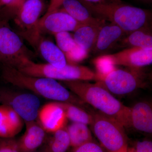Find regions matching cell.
Instances as JSON below:
<instances>
[{"instance_id": "2", "label": "cell", "mask_w": 152, "mask_h": 152, "mask_svg": "<svg viewBox=\"0 0 152 152\" xmlns=\"http://www.w3.org/2000/svg\"><path fill=\"white\" fill-rule=\"evenodd\" d=\"M64 84L82 102L92 106L100 113L117 120L124 127H129L130 107L118 100L98 83L92 84L84 81H63Z\"/></svg>"}, {"instance_id": "22", "label": "cell", "mask_w": 152, "mask_h": 152, "mask_svg": "<svg viewBox=\"0 0 152 152\" xmlns=\"http://www.w3.org/2000/svg\"><path fill=\"white\" fill-rule=\"evenodd\" d=\"M64 112L67 118L73 122L90 125L92 120L91 114L89 113L74 104L63 102H57Z\"/></svg>"}, {"instance_id": "13", "label": "cell", "mask_w": 152, "mask_h": 152, "mask_svg": "<svg viewBox=\"0 0 152 152\" xmlns=\"http://www.w3.org/2000/svg\"><path fill=\"white\" fill-rule=\"evenodd\" d=\"M128 34L117 25L110 23L101 28L92 51L94 54L103 53L118 44Z\"/></svg>"}, {"instance_id": "16", "label": "cell", "mask_w": 152, "mask_h": 152, "mask_svg": "<svg viewBox=\"0 0 152 152\" xmlns=\"http://www.w3.org/2000/svg\"><path fill=\"white\" fill-rule=\"evenodd\" d=\"M84 25H99L105 20L93 16L80 0H64L59 9Z\"/></svg>"}, {"instance_id": "21", "label": "cell", "mask_w": 152, "mask_h": 152, "mask_svg": "<svg viewBox=\"0 0 152 152\" xmlns=\"http://www.w3.org/2000/svg\"><path fill=\"white\" fill-rule=\"evenodd\" d=\"M70 147L69 137L64 127L53 133L42 149L45 152H67Z\"/></svg>"}, {"instance_id": "37", "label": "cell", "mask_w": 152, "mask_h": 152, "mask_svg": "<svg viewBox=\"0 0 152 152\" xmlns=\"http://www.w3.org/2000/svg\"><path fill=\"white\" fill-rule=\"evenodd\" d=\"M0 70H1V68H0Z\"/></svg>"}, {"instance_id": "29", "label": "cell", "mask_w": 152, "mask_h": 152, "mask_svg": "<svg viewBox=\"0 0 152 152\" xmlns=\"http://www.w3.org/2000/svg\"><path fill=\"white\" fill-rule=\"evenodd\" d=\"M0 152H20L18 140L14 137L0 138Z\"/></svg>"}, {"instance_id": "1", "label": "cell", "mask_w": 152, "mask_h": 152, "mask_svg": "<svg viewBox=\"0 0 152 152\" xmlns=\"http://www.w3.org/2000/svg\"><path fill=\"white\" fill-rule=\"evenodd\" d=\"M80 1L93 16L117 25L128 34L150 26L151 21V11L128 4L121 0H101L95 3Z\"/></svg>"}, {"instance_id": "31", "label": "cell", "mask_w": 152, "mask_h": 152, "mask_svg": "<svg viewBox=\"0 0 152 152\" xmlns=\"http://www.w3.org/2000/svg\"><path fill=\"white\" fill-rule=\"evenodd\" d=\"M127 152H152V142L146 140L137 142L132 148H128Z\"/></svg>"}, {"instance_id": "10", "label": "cell", "mask_w": 152, "mask_h": 152, "mask_svg": "<svg viewBox=\"0 0 152 152\" xmlns=\"http://www.w3.org/2000/svg\"><path fill=\"white\" fill-rule=\"evenodd\" d=\"M45 6L44 0H26L14 18L15 22L22 29V36L28 41L32 39Z\"/></svg>"}, {"instance_id": "32", "label": "cell", "mask_w": 152, "mask_h": 152, "mask_svg": "<svg viewBox=\"0 0 152 152\" xmlns=\"http://www.w3.org/2000/svg\"><path fill=\"white\" fill-rule=\"evenodd\" d=\"M64 1V0H50L48 8L45 14H49L59 10Z\"/></svg>"}, {"instance_id": "5", "label": "cell", "mask_w": 152, "mask_h": 152, "mask_svg": "<svg viewBox=\"0 0 152 152\" xmlns=\"http://www.w3.org/2000/svg\"><path fill=\"white\" fill-rule=\"evenodd\" d=\"M91 114V129L101 145L107 152H127V137L123 125L100 112Z\"/></svg>"}, {"instance_id": "12", "label": "cell", "mask_w": 152, "mask_h": 152, "mask_svg": "<svg viewBox=\"0 0 152 152\" xmlns=\"http://www.w3.org/2000/svg\"><path fill=\"white\" fill-rule=\"evenodd\" d=\"M40 125L46 132L54 133L64 127L66 117L57 102L49 103L39 110L38 117Z\"/></svg>"}, {"instance_id": "25", "label": "cell", "mask_w": 152, "mask_h": 152, "mask_svg": "<svg viewBox=\"0 0 152 152\" xmlns=\"http://www.w3.org/2000/svg\"><path fill=\"white\" fill-rule=\"evenodd\" d=\"M26 0H11L7 4L0 9V18L8 21L15 18Z\"/></svg>"}, {"instance_id": "33", "label": "cell", "mask_w": 152, "mask_h": 152, "mask_svg": "<svg viewBox=\"0 0 152 152\" xmlns=\"http://www.w3.org/2000/svg\"><path fill=\"white\" fill-rule=\"evenodd\" d=\"M11 1V0H0V9L7 4Z\"/></svg>"}, {"instance_id": "35", "label": "cell", "mask_w": 152, "mask_h": 152, "mask_svg": "<svg viewBox=\"0 0 152 152\" xmlns=\"http://www.w3.org/2000/svg\"><path fill=\"white\" fill-rule=\"evenodd\" d=\"M138 1L143 3H147V4H151L152 2V0H138Z\"/></svg>"}, {"instance_id": "4", "label": "cell", "mask_w": 152, "mask_h": 152, "mask_svg": "<svg viewBox=\"0 0 152 152\" xmlns=\"http://www.w3.org/2000/svg\"><path fill=\"white\" fill-rule=\"evenodd\" d=\"M15 68L28 75L62 81L98 80L96 74L89 68L77 65L67 64L63 67L56 68L48 64L36 63L31 59L26 58Z\"/></svg>"}, {"instance_id": "15", "label": "cell", "mask_w": 152, "mask_h": 152, "mask_svg": "<svg viewBox=\"0 0 152 152\" xmlns=\"http://www.w3.org/2000/svg\"><path fill=\"white\" fill-rule=\"evenodd\" d=\"M129 126L139 132L152 134V108L149 103L139 102L130 107Z\"/></svg>"}, {"instance_id": "18", "label": "cell", "mask_w": 152, "mask_h": 152, "mask_svg": "<svg viewBox=\"0 0 152 152\" xmlns=\"http://www.w3.org/2000/svg\"><path fill=\"white\" fill-rule=\"evenodd\" d=\"M121 47L128 48H138L152 49V34L150 26H146L133 31L127 35L119 42Z\"/></svg>"}, {"instance_id": "36", "label": "cell", "mask_w": 152, "mask_h": 152, "mask_svg": "<svg viewBox=\"0 0 152 152\" xmlns=\"http://www.w3.org/2000/svg\"><path fill=\"white\" fill-rule=\"evenodd\" d=\"M32 152H44V151H43L41 149L40 150H39V151H35Z\"/></svg>"}, {"instance_id": "7", "label": "cell", "mask_w": 152, "mask_h": 152, "mask_svg": "<svg viewBox=\"0 0 152 152\" xmlns=\"http://www.w3.org/2000/svg\"><path fill=\"white\" fill-rule=\"evenodd\" d=\"M141 69H116L98 83L112 94H128L145 86V75Z\"/></svg>"}, {"instance_id": "19", "label": "cell", "mask_w": 152, "mask_h": 152, "mask_svg": "<svg viewBox=\"0 0 152 152\" xmlns=\"http://www.w3.org/2000/svg\"><path fill=\"white\" fill-rule=\"evenodd\" d=\"M105 23L99 25H85L79 28L75 32L73 36L76 44L88 53L92 51L101 28Z\"/></svg>"}, {"instance_id": "23", "label": "cell", "mask_w": 152, "mask_h": 152, "mask_svg": "<svg viewBox=\"0 0 152 152\" xmlns=\"http://www.w3.org/2000/svg\"><path fill=\"white\" fill-rule=\"evenodd\" d=\"M96 70L97 80L101 81L107 75L115 69V66L112 62L108 55H105L96 58L93 61Z\"/></svg>"}, {"instance_id": "20", "label": "cell", "mask_w": 152, "mask_h": 152, "mask_svg": "<svg viewBox=\"0 0 152 152\" xmlns=\"http://www.w3.org/2000/svg\"><path fill=\"white\" fill-rule=\"evenodd\" d=\"M66 129L69 137L70 146L73 148L93 140L91 132L86 124L73 122Z\"/></svg>"}, {"instance_id": "17", "label": "cell", "mask_w": 152, "mask_h": 152, "mask_svg": "<svg viewBox=\"0 0 152 152\" xmlns=\"http://www.w3.org/2000/svg\"><path fill=\"white\" fill-rule=\"evenodd\" d=\"M37 47L47 64L56 68L63 67L67 64L64 54L51 41L41 38Z\"/></svg>"}, {"instance_id": "6", "label": "cell", "mask_w": 152, "mask_h": 152, "mask_svg": "<svg viewBox=\"0 0 152 152\" xmlns=\"http://www.w3.org/2000/svg\"><path fill=\"white\" fill-rule=\"evenodd\" d=\"M8 22L0 18V64L16 68L25 59H31V54Z\"/></svg>"}, {"instance_id": "3", "label": "cell", "mask_w": 152, "mask_h": 152, "mask_svg": "<svg viewBox=\"0 0 152 152\" xmlns=\"http://www.w3.org/2000/svg\"><path fill=\"white\" fill-rule=\"evenodd\" d=\"M1 66L2 77L7 83L56 102L70 103L75 105L81 103L82 101L80 99L73 95L56 80L28 75L12 67Z\"/></svg>"}, {"instance_id": "24", "label": "cell", "mask_w": 152, "mask_h": 152, "mask_svg": "<svg viewBox=\"0 0 152 152\" xmlns=\"http://www.w3.org/2000/svg\"><path fill=\"white\" fill-rule=\"evenodd\" d=\"M57 45L64 55L77 45L73 37L69 32H63L54 35Z\"/></svg>"}, {"instance_id": "28", "label": "cell", "mask_w": 152, "mask_h": 152, "mask_svg": "<svg viewBox=\"0 0 152 152\" xmlns=\"http://www.w3.org/2000/svg\"><path fill=\"white\" fill-rule=\"evenodd\" d=\"M15 136L9 124L4 106H0V138L13 137Z\"/></svg>"}, {"instance_id": "27", "label": "cell", "mask_w": 152, "mask_h": 152, "mask_svg": "<svg viewBox=\"0 0 152 152\" xmlns=\"http://www.w3.org/2000/svg\"><path fill=\"white\" fill-rule=\"evenodd\" d=\"M88 53L86 50L77 45L65 56L67 64L76 65L86 58Z\"/></svg>"}, {"instance_id": "11", "label": "cell", "mask_w": 152, "mask_h": 152, "mask_svg": "<svg viewBox=\"0 0 152 152\" xmlns=\"http://www.w3.org/2000/svg\"><path fill=\"white\" fill-rule=\"evenodd\" d=\"M114 65L140 69L152 63V49L132 48L112 55H108Z\"/></svg>"}, {"instance_id": "30", "label": "cell", "mask_w": 152, "mask_h": 152, "mask_svg": "<svg viewBox=\"0 0 152 152\" xmlns=\"http://www.w3.org/2000/svg\"><path fill=\"white\" fill-rule=\"evenodd\" d=\"M72 152H107L101 145L92 141L74 148Z\"/></svg>"}, {"instance_id": "8", "label": "cell", "mask_w": 152, "mask_h": 152, "mask_svg": "<svg viewBox=\"0 0 152 152\" xmlns=\"http://www.w3.org/2000/svg\"><path fill=\"white\" fill-rule=\"evenodd\" d=\"M0 104L12 109L25 121H31L37 118L40 101L33 94L0 88Z\"/></svg>"}, {"instance_id": "14", "label": "cell", "mask_w": 152, "mask_h": 152, "mask_svg": "<svg viewBox=\"0 0 152 152\" xmlns=\"http://www.w3.org/2000/svg\"><path fill=\"white\" fill-rule=\"evenodd\" d=\"M26 130L18 140L20 152H32L37 151L45 142L46 132L35 121H25Z\"/></svg>"}, {"instance_id": "26", "label": "cell", "mask_w": 152, "mask_h": 152, "mask_svg": "<svg viewBox=\"0 0 152 152\" xmlns=\"http://www.w3.org/2000/svg\"><path fill=\"white\" fill-rule=\"evenodd\" d=\"M4 107L9 124L16 135L21 131L23 126V120L12 109L7 106H4Z\"/></svg>"}, {"instance_id": "34", "label": "cell", "mask_w": 152, "mask_h": 152, "mask_svg": "<svg viewBox=\"0 0 152 152\" xmlns=\"http://www.w3.org/2000/svg\"><path fill=\"white\" fill-rule=\"evenodd\" d=\"M80 1L86 2L95 3H97L101 0H80Z\"/></svg>"}, {"instance_id": "9", "label": "cell", "mask_w": 152, "mask_h": 152, "mask_svg": "<svg viewBox=\"0 0 152 152\" xmlns=\"http://www.w3.org/2000/svg\"><path fill=\"white\" fill-rule=\"evenodd\" d=\"M83 26L85 25L77 21L65 12L59 10L45 14L40 18L35 32L39 36H41L43 32L55 35L63 32H75Z\"/></svg>"}]
</instances>
